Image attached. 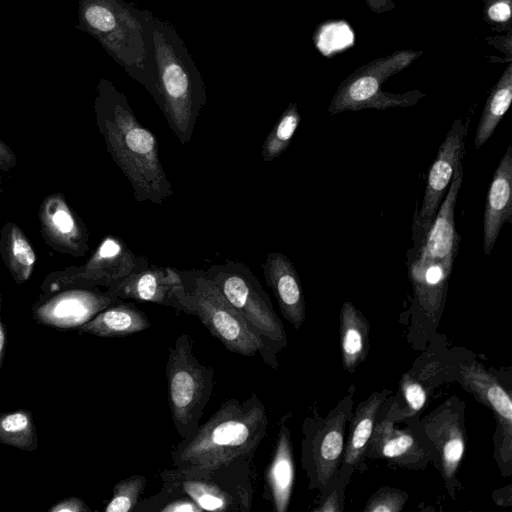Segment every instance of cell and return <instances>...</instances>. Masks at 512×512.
<instances>
[{
  "instance_id": "7c38bea8",
  "label": "cell",
  "mask_w": 512,
  "mask_h": 512,
  "mask_svg": "<svg viewBox=\"0 0 512 512\" xmlns=\"http://www.w3.org/2000/svg\"><path fill=\"white\" fill-rule=\"evenodd\" d=\"M352 405V394H349L326 418L305 420L301 462L310 489H319L323 493L338 472L344 451L345 426L352 416Z\"/></svg>"
},
{
  "instance_id": "ba28073f",
  "label": "cell",
  "mask_w": 512,
  "mask_h": 512,
  "mask_svg": "<svg viewBox=\"0 0 512 512\" xmlns=\"http://www.w3.org/2000/svg\"><path fill=\"white\" fill-rule=\"evenodd\" d=\"M422 54L421 50H398L360 66L339 84L328 113L336 115L345 111L386 110L415 105L426 96L420 90L394 94L381 88L388 78L404 70Z\"/></svg>"
},
{
  "instance_id": "7402d4cb",
  "label": "cell",
  "mask_w": 512,
  "mask_h": 512,
  "mask_svg": "<svg viewBox=\"0 0 512 512\" xmlns=\"http://www.w3.org/2000/svg\"><path fill=\"white\" fill-rule=\"evenodd\" d=\"M295 479L293 447L290 430L282 420L276 445L265 472L263 498L275 512H286L290 505Z\"/></svg>"
},
{
  "instance_id": "5b68a950",
  "label": "cell",
  "mask_w": 512,
  "mask_h": 512,
  "mask_svg": "<svg viewBox=\"0 0 512 512\" xmlns=\"http://www.w3.org/2000/svg\"><path fill=\"white\" fill-rule=\"evenodd\" d=\"M178 272L183 281L189 315L196 316L230 352L245 357L259 355L266 365L273 369L279 367L277 355L230 304L203 269Z\"/></svg>"
},
{
  "instance_id": "f35d334b",
  "label": "cell",
  "mask_w": 512,
  "mask_h": 512,
  "mask_svg": "<svg viewBox=\"0 0 512 512\" xmlns=\"http://www.w3.org/2000/svg\"><path fill=\"white\" fill-rule=\"evenodd\" d=\"M366 4L374 13H384L394 9L395 5L392 0H366Z\"/></svg>"
},
{
  "instance_id": "8992f818",
  "label": "cell",
  "mask_w": 512,
  "mask_h": 512,
  "mask_svg": "<svg viewBox=\"0 0 512 512\" xmlns=\"http://www.w3.org/2000/svg\"><path fill=\"white\" fill-rule=\"evenodd\" d=\"M141 18L140 12L123 0L78 2V27L93 36L115 61L145 85L147 46Z\"/></svg>"
},
{
  "instance_id": "ac0fdd59",
  "label": "cell",
  "mask_w": 512,
  "mask_h": 512,
  "mask_svg": "<svg viewBox=\"0 0 512 512\" xmlns=\"http://www.w3.org/2000/svg\"><path fill=\"white\" fill-rule=\"evenodd\" d=\"M422 426L437 452L441 474L448 484L454 479L466 449L464 418L450 399L423 420Z\"/></svg>"
},
{
  "instance_id": "f1b7e54d",
  "label": "cell",
  "mask_w": 512,
  "mask_h": 512,
  "mask_svg": "<svg viewBox=\"0 0 512 512\" xmlns=\"http://www.w3.org/2000/svg\"><path fill=\"white\" fill-rule=\"evenodd\" d=\"M300 121L297 104L289 103L264 140L261 149L263 161L270 162L287 150Z\"/></svg>"
},
{
  "instance_id": "8fae6325",
  "label": "cell",
  "mask_w": 512,
  "mask_h": 512,
  "mask_svg": "<svg viewBox=\"0 0 512 512\" xmlns=\"http://www.w3.org/2000/svg\"><path fill=\"white\" fill-rule=\"evenodd\" d=\"M149 265L146 257L129 249L121 238L108 234L102 238L84 264L47 274L41 291L42 294H50L69 287L108 288Z\"/></svg>"
},
{
  "instance_id": "d6a6232c",
  "label": "cell",
  "mask_w": 512,
  "mask_h": 512,
  "mask_svg": "<svg viewBox=\"0 0 512 512\" xmlns=\"http://www.w3.org/2000/svg\"><path fill=\"white\" fill-rule=\"evenodd\" d=\"M408 495L396 488L382 487L368 500L365 512H399L405 506Z\"/></svg>"
},
{
  "instance_id": "9a60e30c",
  "label": "cell",
  "mask_w": 512,
  "mask_h": 512,
  "mask_svg": "<svg viewBox=\"0 0 512 512\" xmlns=\"http://www.w3.org/2000/svg\"><path fill=\"white\" fill-rule=\"evenodd\" d=\"M38 217L42 238L53 250L73 257L89 252V230L64 194L47 195L40 203Z\"/></svg>"
},
{
  "instance_id": "1f68e13d",
  "label": "cell",
  "mask_w": 512,
  "mask_h": 512,
  "mask_svg": "<svg viewBox=\"0 0 512 512\" xmlns=\"http://www.w3.org/2000/svg\"><path fill=\"white\" fill-rule=\"evenodd\" d=\"M399 387L405 406L402 409L388 412L387 418L391 421L403 420L415 415L424 407L427 401L425 387L410 374H403Z\"/></svg>"
},
{
  "instance_id": "2e32d148",
  "label": "cell",
  "mask_w": 512,
  "mask_h": 512,
  "mask_svg": "<svg viewBox=\"0 0 512 512\" xmlns=\"http://www.w3.org/2000/svg\"><path fill=\"white\" fill-rule=\"evenodd\" d=\"M469 119L455 120L448 131L430 167L421 209L415 213L424 226L433 222L439 206L465 153Z\"/></svg>"
},
{
  "instance_id": "4dcf8cb0",
  "label": "cell",
  "mask_w": 512,
  "mask_h": 512,
  "mask_svg": "<svg viewBox=\"0 0 512 512\" xmlns=\"http://www.w3.org/2000/svg\"><path fill=\"white\" fill-rule=\"evenodd\" d=\"M147 478L135 474L117 482L112 498L104 508L105 512H134L145 490Z\"/></svg>"
},
{
  "instance_id": "cb8c5ba5",
  "label": "cell",
  "mask_w": 512,
  "mask_h": 512,
  "mask_svg": "<svg viewBox=\"0 0 512 512\" xmlns=\"http://www.w3.org/2000/svg\"><path fill=\"white\" fill-rule=\"evenodd\" d=\"M340 347L345 370L354 372L369 352V321L353 303L345 301L339 315Z\"/></svg>"
},
{
  "instance_id": "3957f363",
  "label": "cell",
  "mask_w": 512,
  "mask_h": 512,
  "mask_svg": "<svg viewBox=\"0 0 512 512\" xmlns=\"http://www.w3.org/2000/svg\"><path fill=\"white\" fill-rule=\"evenodd\" d=\"M463 176L461 162L430 226L421 225L416 215L414 218L421 235L413 228L415 244L409 250L408 274L416 305L431 321L441 315L461 240L455 225V207Z\"/></svg>"
},
{
  "instance_id": "e0dca14e",
  "label": "cell",
  "mask_w": 512,
  "mask_h": 512,
  "mask_svg": "<svg viewBox=\"0 0 512 512\" xmlns=\"http://www.w3.org/2000/svg\"><path fill=\"white\" fill-rule=\"evenodd\" d=\"M462 386L473 393L479 402L488 407L495 415L501 435L495 440L498 456L506 465L511 463L512 440V400L498 378L477 362L460 365Z\"/></svg>"
},
{
  "instance_id": "ab89813d",
  "label": "cell",
  "mask_w": 512,
  "mask_h": 512,
  "mask_svg": "<svg viewBox=\"0 0 512 512\" xmlns=\"http://www.w3.org/2000/svg\"><path fill=\"white\" fill-rule=\"evenodd\" d=\"M1 306H2V295L0 293V370H1L2 364H3L5 344H6V332H5V327H4L2 319H1Z\"/></svg>"
},
{
  "instance_id": "836d02e7",
  "label": "cell",
  "mask_w": 512,
  "mask_h": 512,
  "mask_svg": "<svg viewBox=\"0 0 512 512\" xmlns=\"http://www.w3.org/2000/svg\"><path fill=\"white\" fill-rule=\"evenodd\" d=\"M483 18L494 32L512 31V0H483Z\"/></svg>"
},
{
  "instance_id": "4fadbf2b",
  "label": "cell",
  "mask_w": 512,
  "mask_h": 512,
  "mask_svg": "<svg viewBox=\"0 0 512 512\" xmlns=\"http://www.w3.org/2000/svg\"><path fill=\"white\" fill-rule=\"evenodd\" d=\"M118 298L97 287H69L42 294L32 307L33 318L57 329L79 328Z\"/></svg>"
},
{
  "instance_id": "277c9868",
  "label": "cell",
  "mask_w": 512,
  "mask_h": 512,
  "mask_svg": "<svg viewBox=\"0 0 512 512\" xmlns=\"http://www.w3.org/2000/svg\"><path fill=\"white\" fill-rule=\"evenodd\" d=\"M150 28L156 70L148 91L172 133L185 145L205 106V85L174 28L159 20H153Z\"/></svg>"
},
{
  "instance_id": "8d00e7d4",
  "label": "cell",
  "mask_w": 512,
  "mask_h": 512,
  "mask_svg": "<svg viewBox=\"0 0 512 512\" xmlns=\"http://www.w3.org/2000/svg\"><path fill=\"white\" fill-rule=\"evenodd\" d=\"M18 158L13 150L0 139V171L9 172L16 167Z\"/></svg>"
},
{
  "instance_id": "44dd1931",
  "label": "cell",
  "mask_w": 512,
  "mask_h": 512,
  "mask_svg": "<svg viewBox=\"0 0 512 512\" xmlns=\"http://www.w3.org/2000/svg\"><path fill=\"white\" fill-rule=\"evenodd\" d=\"M506 222L512 223V145L500 160L487 192L483 218L485 255L491 254Z\"/></svg>"
},
{
  "instance_id": "603a6c76",
  "label": "cell",
  "mask_w": 512,
  "mask_h": 512,
  "mask_svg": "<svg viewBox=\"0 0 512 512\" xmlns=\"http://www.w3.org/2000/svg\"><path fill=\"white\" fill-rule=\"evenodd\" d=\"M151 326L147 315L133 303L119 301L96 314L78 328L79 333L103 338L133 335Z\"/></svg>"
},
{
  "instance_id": "d590c367",
  "label": "cell",
  "mask_w": 512,
  "mask_h": 512,
  "mask_svg": "<svg viewBox=\"0 0 512 512\" xmlns=\"http://www.w3.org/2000/svg\"><path fill=\"white\" fill-rule=\"evenodd\" d=\"M48 512H91V509L80 497L70 496L54 503Z\"/></svg>"
},
{
  "instance_id": "30bf717a",
  "label": "cell",
  "mask_w": 512,
  "mask_h": 512,
  "mask_svg": "<svg viewBox=\"0 0 512 512\" xmlns=\"http://www.w3.org/2000/svg\"><path fill=\"white\" fill-rule=\"evenodd\" d=\"M162 486L180 491L202 511L249 512L254 494V465H235L212 471L164 469Z\"/></svg>"
},
{
  "instance_id": "6da1fadb",
  "label": "cell",
  "mask_w": 512,
  "mask_h": 512,
  "mask_svg": "<svg viewBox=\"0 0 512 512\" xmlns=\"http://www.w3.org/2000/svg\"><path fill=\"white\" fill-rule=\"evenodd\" d=\"M94 111L106 149L129 181L134 198L165 204L174 192L160 162L158 140L138 121L125 95L102 79Z\"/></svg>"
},
{
  "instance_id": "d6986e66",
  "label": "cell",
  "mask_w": 512,
  "mask_h": 512,
  "mask_svg": "<svg viewBox=\"0 0 512 512\" xmlns=\"http://www.w3.org/2000/svg\"><path fill=\"white\" fill-rule=\"evenodd\" d=\"M261 266L282 316L295 329H299L306 317L305 299L300 277L292 261L283 253L270 252Z\"/></svg>"
},
{
  "instance_id": "4316f807",
  "label": "cell",
  "mask_w": 512,
  "mask_h": 512,
  "mask_svg": "<svg viewBox=\"0 0 512 512\" xmlns=\"http://www.w3.org/2000/svg\"><path fill=\"white\" fill-rule=\"evenodd\" d=\"M512 101V64L508 63L503 74L491 89L483 107L476 129L474 145L483 146L494 133Z\"/></svg>"
},
{
  "instance_id": "e575fe53",
  "label": "cell",
  "mask_w": 512,
  "mask_h": 512,
  "mask_svg": "<svg viewBox=\"0 0 512 512\" xmlns=\"http://www.w3.org/2000/svg\"><path fill=\"white\" fill-rule=\"evenodd\" d=\"M333 489L328 496L324 497L319 505L313 509L314 512H340L343 511V488Z\"/></svg>"
},
{
  "instance_id": "52a82bcc",
  "label": "cell",
  "mask_w": 512,
  "mask_h": 512,
  "mask_svg": "<svg viewBox=\"0 0 512 512\" xmlns=\"http://www.w3.org/2000/svg\"><path fill=\"white\" fill-rule=\"evenodd\" d=\"M167 395L174 427L186 438L199 427L214 390V369L202 364L194 353L190 335L177 336L165 365Z\"/></svg>"
},
{
  "instance_id": "d4e9b609",
  "label": "cell",
  "mask_w": 512,
  "mask_h": 512,
  "mask_svg": "<svg viewBox=\"0 0 512 512\" xmlns=\"http://www.w3.org/2000/svg\"><path fill=\"white\" fill-rule=\"evenodd\" d=\"M389 390L372 393L361 402L351 416L350 430L344 445L342 462L345 467L356 466L364 456L367 444L373 432L375 422Z\"/></svg>"
},
{
  "instance_id": "83f0119b",
  "label": "cell",
  "mask_w": 512,
  "mask_h": 512,
  "mask_svg": "<svg viewBox=\"0 0 512 512\" xmlns=\"http://www.w3.org/2000/svg\"><path fill=\"white\" fill-rule=\"evenodd\" d=\"M0 443L23 451L38 448V436L32 413L16 409L0 414Z\"/></svg>"
},
{
  "instance_id": "5bb4252c",
  "label": "cell",
  "mask_w": 512,
  "mask_h": 512,
  "mask_svg": "<svg viewBox=\"0 0 512 512\" xmlns=\"http://www.w3.org/2000/svg\"><path fill=\"white\" fill-rule=\"evenodd\" d=\"M119 300L131 299L171 307L188 314L183 281L173 267H148L133 272L106 288Z\"/></svg>"
},
{
  "instance_id": "484cf974",
  "label": "cell",
  "mask_w": 512,
  "mask_h": 512,
  "mask_svg": "<svg viewBox=\"0 0 512 512\" xmlns=\"http://www.w3.org/2000/svg\"><path fill=\"white\" fill-rule=\"evenodd\" d=\"M0 255L17 284L27 282L37 262L36 252L23 230L6 222L0 230Z\"/></svg>"
},
{
  "instance_id": "9c48e42d",
  "label": "cell",
  "mask_w": 512,
  "mask_h": 512,
  "mask_svg": "<svg viewBox=\"0 0 512 512\" xmlns=\"http://www.w3.org/2000/svg\"><path fill=\"white\" fill-rule=\"evenodd\" d=\"M230 304L276 355L287 347V335L271 299L242 262L227 260L203 269Z\"/></svg>"
},
{
  "instance_id": "ffe728a7",
  "label": "cell",
  "mask_w": 512,
  "mask_h": 512,
  "mask_svg": "<svg viewBox=\"0 0 512 512\" xmlns=\"http://www.w3.org/2000/svg\"><path fill=\"white\" fill-rule=\"evenodd\" d=\"M365 454L412 468L425 467L431 456L413 433L395 428L387 417L376 420Z\"/></svg>"
},
{
  "instance_id": "7a4b0ae2",
  "label": "cell",
  "mask_w": 512,
  "mask_h": 512,
  "mask_svg": "<svg viewBox=\"0 0 512 512\" xmlns=\"http://www.w3.org/2000/svg\"><path fill=\"white\" fill-rule=\"evenodd\" d=\"M268 426V415L256 393L242 401L226 399L193 434L174 446L171 460L175 468L193 471L253 465Z\"/></svg>"
},
{
  "instance_id": "f546056e",
  "label": "cell",
  "mask_w": 512,
  "mask_h": 512,
  "mask_svg": "<svg viewBox=\"0 0 512 512\" xmlns=\"http://www.w3.org/2000/svg\"><path fill=\"white\" fill-rule=\"evenodd\" d=\"M134 512H203L184 493L161 486L158 493L140 500Z\"/></svg>"
},
{
  "instance_id": "60d3db41",
  "label": "cell",
  "mask_w": 512,
  "mask_h": 512,
  "mask_svg": "<svg viewBox=\"0 0 512 512\" xmlns=\"http://www.w3.org/2000/svg\"><path fill=\"white\" fill-rule=\"evenodd\" d=\"M2 190H3V178H2V176H0V195L2 194Z\"/></svg>"
},
{
  "instance_id": "74e56055",
  "label": "cell",
  "mask_w": 512,
  "mask_h": 512,
  "mask_svg": "<svg viewBox=\"0 0 512 512\" xmlns=\"http://www.w3.org/2000/svg\"><path fill=\"white\" fill-rule=\"evenodd\" d=\"M511 35H512V31L506 32L505 35L487 38V43L494 46L495 49H498L502 53L506 54L509 62H511V56H512Z\"/></svg>"
}]
</instances>
